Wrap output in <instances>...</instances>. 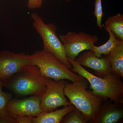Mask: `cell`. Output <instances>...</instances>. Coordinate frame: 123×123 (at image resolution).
<instances>
[{"label": "cell", "instance_id": "4", "mask_svg": "<svg viewBox=\"0 0 123 123\" xmlns=\"http://www.w3.org/2000/svg\"><path fill=\"white\" fill-rule=\"evenodd\" d=\"M31 56L33 65L37 66L47 78L56 81L68 80L73 82L84 78L73 72L53 55L44 50L36 51Z\"/></svg>", "mask_w": 123, "mask_h": 123}, {"label": "cell", "instance_id": "9", "mask_svg": "<svg viewBox=\"0 0 123 123\" xmlns=\"http://www.w3.org/2000/svg\"><path fill=\"white\" fill-rule=\"evenodd\" d=\"M40 97L32 96L21 99L12 98L6 107L8 114L15 118L22 116L37 117L42 112Z\"/></svg>", "mask_w": 123, "mask_h": 123}, {"label": "cell", "instance_id": "19", "mask_svg": "<svg viewBox=\"0 0 123 123\" xmlns=\"http://www.w3.org/2000/svg\"><path fill=\"white\" fill-rule=\"evenodd\" d=\"M43 0H28L27 6L30 9H38L42 7Z\"/></svg>", "mask_w": 123, "mask_h": 123}, {"label": "cell", "instance_id": "16", "mask_svg": "<svg viewBox=\"0 0 123 123\" xmlns=\"http://www.w3.org/2000/svg\"><path fill=\"white\" fill-rule=\"evenodd\" d=\"M61 123H88L89 122L81 112L75 107L72 111L65 116Z\"/></svg>", "mask_w": 123, "mask_h": 123}, {"label": "cell", "instance_id": "11", "mask_svg": "<svg viewBox=\"0 0 123 123\" xmlns=\"http://www.w3.org/2000/svg\"><path fill=\"white\" fill-rule=\"evenodd\" d=\"M123 118V104L106 99L101 104L93 123H116Z\"/></svg>", "mask_w": 123, "mask_h": 123}, {"label": "cell", "instance_id": "3", "mask_svg": "<svg viewBox=\"0 0 123 123\" xmlns=\"http://www.w3.org/2000/svg\"><path fill=\"white\" fill-rule=\"evenodd\" d=\"M88 84L84 78L70 84L66 82L64 93L69 99L70 104L81 112L89 123H93L101 104L105 99L86 90Z\"/></svg>", "mask_w": 123, "mask_h": 123}, {"label": "cell", "instance_id": "10", "mask_svg": "<svg viewBox=\"0 0 123 123\" xmlns=\"http://www.w3.org/2000/svg\"><path fill=\"white\" fill-rule=\"evenodd\" d=\"M81 66L92 69L98 77L103 78L112 72L110 62L106 56L98 57L92 50L86 52L75 60Z\"/></svg>", "mask_w": 123, "mask_h": 123}, {"label": "cell", "instance_id": "7", "mask_svg": "<svg viewBox=\"0 0 123 123\" xmlns=\"http://www.w3.org/2000/svg\"><path fill=\"white\" fill-rule=\"evenodd\" d=\"M66 83L65 80L56 81L50 78L46 79V91L40 97L42 112L52 111L61 106L72 105L67 101L64 93Z\"/></svg>", "mask_w": 123, "mask_h": 123}, {"label": "cell", "instance_id": "21", "mask_svg": "<svg viewBox=\"0 0 123 123\" xmlns=\"http://www.w3.org/2000/svg\"><path fill=\"white\" fill-rule=\"evenodd\" d=\"M0 123H17L14 117L8 115L5 116H0Z\"/></svg>", "mask_w": 123, "mask_h": 123}, {"label": "cell", "instance_id": "15", "mask_svg": "<svg viewBox=\"0 0 123 123\" xmlns=\"http://www.w3.org/2000/svg\"><path fill=\"white\" fill-rule=\"evenodd\" d=\"M109 34V38L104 44L99 46L94 45L92 47V50L94 55L98 57H101L102 55L105 56L108 55L123 40H120L117 38L114 33L109 30L106 31Z\"/></svg>", "mask_w": 123, "mask_h": 123}, {"label": "cell", "instance_id": "2", "mask_svg": "<svg viewBox=\"0 0 123 123\" xmlns=\"http://www.w3.org/2000/svg\"><path fill=\"white\" fill-rule=\"evenodd\" d=\"M47 79L37 66L33 65L3 81V86L17 96L41 97L46 91Z\"/></svg>", "mask_w": 123, "mask_h": 123}, {"label": "cell", "instance_id": "6", "mask_svg": "<svg viewBox=\"0 0 123 123\" xmlns=\"http://www.w3.org/2000/svg\"><path fill=\"white\" fill-rule=\"evenodd\" d=\"M59 37L63 45L67 59L74 60L82 51L91 50L98 40L97 36L83 31H69L66 34L60 35Z\"/></svg>", "mask_w": 123, "mask_h": 123}, {"label": "cell", "instance_id": "12", "mask_svg": "<svg viewBox=\"0 0 123 123\" xmlns=\"http://www.w3.org/2000/svg\"><path fill=\"white\" fill-rule=\"evenodd\" d=\"M72 105L64 106L60 110L49 112H42L39 115L33 117V123H60L65 116L74 109Z\"/></svg>", "mask_w": 123, "mask_h": 123}, {"label": "cell", "instance_id": "22", "mask_svg": "<svg viewBox=\"0 0 123 123\" xmlns=\"http://www.w3.org/2000/svg\"><path fill=\"white\" fill-rule=\"evenodd\" d=\"M66 0L67 1H71L72 0Z\"/></svg>", "mask_w": 123, "mask_h": 123}, {"label": "cell", "instance_id": "20", "mask_svg": "<svg viewBox=\"0 0 123 123\" xmlns=\"http://www.w3.org/2000/svg\"><path fill=\"white\" fill-rule=\"evenodd\" d=\"M33 117L29 116H18L15 117L17 123H33Z\"/></svg>", "mask_w": 123, "mask_h": 123}, {"label": "cell", "instance_id": "17", "mask_svg": "<svg viewBox=\"0 0 123 123\" xmlns=\"http://www.w3.org/2000/svg\"><path fill=\"white\" fill-rule=\"evenodd\" d=\"M3 81L0 79V116H5L9 115L6 107L9 102L12 98V95L10 93L4 92L2 90Z\"/></svg>", "mask_w": 123, "mask_h": 123}, {"label": "cell", "instance_id": "1", "mask_svg": "<svg viewBox=\"0 0 123 123\" xmlns=\"http://www.w3.org/2000/svg\"><path fill=\"white\" fill-rule=\"evenodd\" d=\"M72 65L70 70L87 80L93 89L90 91L95 95L110 99L117 103L123 104V82L121 78L114 72L103 78L92 74L77 63L68 59Z\"/></svg>", "mask_w": 123, "mask_h": 123}, {"label": "cell", "instance_id": "5", "mask_svg": "<svg viewBox=\"0 0 123 123\" xmlns=\"http://www.w3.org/2000/svg\"><path fill=\"white\" fill-rule=\"evenodd\" d=\"M33 26L42 38L43 43V50L53 55L69 68L72 66L66 57L63 43L56 33L57 27L53 23L46 24L38 14L31 15Z\"/></svg>", "mask_w": 123, "mask_h": 123}, {"label": "cell", "instance_id": "13", "mask_svg": "<svg viewBox=\"0 0 123 123\" xmlns=\"http://www.w3.org/2000/svg\"><path fill=\"white\" fill-rule=\"evenodd\" d=\"M110 62L113 72L120 77L123 78V41L105 56Z\"/></svg>", "mask_w": 123, "mask_h": 123}, {"label": "cell", "instance_id": "18", "mask_svg": "<svg viewBox=\"0 0 123 123\" xmlns=\"http://www.w3.org/2000/svg\"><path fill=\"white\" fill-rule=\"evenodd\" d=\"M93 14L96 18L97 26L100 29H102V20L104 13L103 10L102 0H95Z\"/></svg>", "mask_w": 123, "mask_h": 123}, {"label": "cell", "instance_id": "14", "mask_svg": "<svg viewBox=\"0 0 123 123\" xmlns=\"http://www.w3.org/2000/svg\"><path fill=\"white\" fill-rule=\"evenodd\" d=\"M104 27L109 30L120 40H123V15L120 13L108 18Z\"/></svg>", "mask_w": 123, "mask_h": 123}, {"label": "cell", "instance_id": "8", "mask_svg": "<svg viewBox=\"0 0 123 123\" xmlns=\"http://www.w3.org/2000/svg\"><path fill=\"white\" fill-rule=\"evenodd\" d=\"M33 65L31 55L0 51V79L2 81L6 80L20 70Z\"/></svg>", "mask_w": 123, "mask_h": 123}]
</instances>
